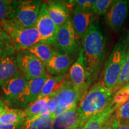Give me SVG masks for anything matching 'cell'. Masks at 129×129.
I'll return each instance as SVG.
<instances>
[{"mask_svg":"<svg viewBox=\"0 0 129 129\" xmlns=\"http://www.w3.org/2000/svg\"><path fill=\"white\" fill-rule=\"evenodd\" d=\"M28 83V80L22 74L7 81L1 87L3 99L9 102H17Z\"/></svg>","mask_w":129,"mask_h":129,"instance_id":"cell-15","label":"cell"},{"mask_svg":"<svg viewBox=\"0 0 129 129\" xmlns=\"http://www.w3.org/2000/svg\"><path fill=\"white\" fill-rule=\"evenodd\" d=\"M9 108L7 106H6V104L4 103V102L3 101V100L0 99V111L4 110V109H6Z\"/></svg>","mask_w":129,"mask_h":129,"instance_id":"cell-35","label":"cell"},{"mask_svg":"<svg viewBox=\"0 0 129 129\" xmlns=\"http://www.w3.org/2000/svg\"><path fill=\"white\" fill-rule=\"evenodd\" d=\"M128 41L129 30L125 32L118 40L105 63L102 82L106 87L114 92L125 63Z\"/></svg>","mask_w":129,"mask_h":129,"instance_id":"cell-3","label":"cell"},{"mask_svg":"<svg viewBox=\"0 0 129 129\" xmlns=\"http://www.w3.org/2000/svg\"><path fill=\"white\" fill-rule=\"evenodd\" d=\"M129 81V41L126 53V57L123 68L121 72L115 88V93L122 86Z\"/></svg>","mask_w":129,"mask_h":129,"instance_id":"cell-25","label":"cell"},{"mask_svg":"<svg viewBox=\"0 0 129 129\" xmlns=\"http://www.w3.org/2000/svg\"><path fill=\"white\" fill-rule=\"evenodd\" d=\"M129 13V1H112L105 15L106 25L115 32H119L124 26Z\"/></svg>","mask_w":129,"mask_h":129,"instance_id":"cell-11","label":"cell"},{"mask_svg":"<svg viewBox=\"0 0 129 129\" xmlns=\"http://www.w3.org/2000/svg\"><path fill=\"white\" fill-rule=\"evenodd\" d=\"M120 88H121L124 91L127 93V94H128V95L129 96V81Z\"/></svg>","mask_w":129,"mask_h":129,"instance_id":"cell-34","label":"cell"},{"mask_svg":"<svg viewBox=\"0 0 129 129\" xmlns=\"http://www.w3.org/2000/svg\"><path fill=\"white\" fill-rule=\"evenodd\" d=\"M11 45L12 43L9 35L0 26V49Z\"/></svg>","mask_w":129,"mask_h":129,"instance_id":"cell-31","label":"cell"},{"mask_svg":"<svg viewBox=\"0 0 129 129\" xmlns=\"http://www.w3.org/2000/svg\"><path fill=\"white\" fill-rule=\"evenodd\" d=\"M35 28L41 37V43L53 47L57 36L58 27L48 15L46 3H43L37 19Z\"/></svg>","mask_w":129,"mask_h":129,"instance_id":"cell-12","label":"cell"},{"mask_svg":"<svg viewBox=\"0 0 129 129\" xmlns=\"http://www.w3.org/2000/svg\"><path fill=\"white\" fill-rule=\"evenodd\" d=\"M11 0H0V22L9 18L12 10Z\"/></svg>","mask_w":129,"mask_h":129,"instance_id":"cell-27","label":"cell"},{"mask_svg":"<svg viewBox=\"0 0 129 129\" xmlns=\"http://www.w3.org/2000/svg\"><path fill=\"white\" fill-rule=\"evenodd\" d=\"M50 99V96L46 97L43 99H37L29 105L24 110L26 117V120L40 114V113L46 107Z\"/></svg>","mask_w":129,"mask_h":129,"instance_id":"cell-24","label":"cell"},{"mask_svg":"<svg viewBox=\"0 0 129 129\" xmlns=\"http://www.w3.org/2000/svg\"><path fill=\"white\" fill-rule=\"evenodd\" d=\"M47 78L48 74L46 72L41 77L28 81L26 87L17 101V103L21 108H26L30 104L36 101L40 96Z\"/></svg>","mask_w":129,"mask_h":129,"instance_id":"cell-13","label":"cell"},{"mask_svg":"<svg viewBox=\"0 0 129 129\" xmlns=\"http://www.w3.org/2000/svg\"><path fill=\"white\" fill-rule=\"evenodd\" d=\"M87 83L90 87L98 80L106 56V44L104 33L98 23H93L81 38Z\"/></svg>","mask_w":129,"mask_h":129,"instance_id":"cell-1","label":"cell"},{"mask_svg":"<svg viewBox=\"0 0 129 129\" xmlns=\"http://www.w3.org/2000/svg\"><path fill=\"white\" fill-rule=\"evenodd\" d=\"M6 109H4V110H3V111H0V116L2 115V114H3V113H4V112L6 110Z\"/></svg>","mask_w":129,"mask_h":129,"instance_id":"cell-36","label":"cell"},{"mask_svg":"<svg viewBox=\"0 0 129 129\" xmlns=\"http://www.w3.org/2000/svg\"><path fill=\"white\" fill-rule=\"evenodd\" d=\"M112 3V0H96L91 12L94 16L105 15Z\"/></svg>","mask_w":129,"mask_h":129,"instance_id":"cell-26","label":"cell"},{"mask_svg":"<svg viewBox=\"0 0 129 129\" xmlns=\"http://www.w3.org/2000/svg\"><path fill=\"white\" fill-rule=\"evenodd\" d=\"M96 1V0H75L69 1V2L73 9L77 8L83 11L91 12L93 6Z\"/></svg>","mask_w":129,"mask_h":129,"instance_id":"cell-29","label":"cell"},{"mask_svg":"<svg viewBox=\"0 0 129 129\" xmlns=\"http://www.w3.org/2000/svg\"><path fill=\"white\" fill-rule=\"evenodd\" d=\"M26 117L25 111L22 109L7 108L0 116V123L4 124H17L23 123Z\"/></svg>","mask_w":129,"mask_h":129,"instance_id":"cell-23","label":"cell"},{"mask_svg":"<svg viewBox=\"0 0 129 129\" xmlns=\"http://www.w3.org/2000/svg\"><path fill=\"white\" fill-rule=\"evenodd\" d=\"M94 15L91 12H86L74 8L71 18L72 25L77 38L81 39L89 27L94 23Z\"/></svg>","mask_w":129,"mask_h":129,"instance_id":"cell-18","label":"cell"},{"mask_svg":"<svg viewBox=\"0 0 129 129\" xmlns=\"http://www.w3.org/2000/svg\"><path fill=\"white\" fill-rule=\"evenodd\" d=\"M114 115L120 122L129 121V100L116 109Z\"/></svg>","mask_w":129,"mask_h":129,"instance_id":"cell-28","label":"cell"},{"mask_svg":"<svg viewBox=\"0 0 129 129\" xmlns=\"http://www.w3.org/2000/svg\"><path fill=\"white\" fill-rule=\"evenodd\" d=\"M28 50L41 61L45 66L50 60L56 52L55 49L52 46L41 43L35 44Z\"/></svg>","mask_w":129,"mask_h":129,"instance_id":"cell-22","label":"cell"},{"mask_svg":"<svg viewBox=\"0 0 129 129\" xmlns=\"http://www.w3.org/2000/svg\"><path fill=\"white\" fill-rule=\"evenodd\" d=\"M17 63L21 74L28 81L46 73L43 63L28 50L17 51Z\"/></svg>","mask_w":129,"mask_h":129,"instance_id":"cell-9","label":"cell"},{"mask_svg":"<svg viewBox=\"0 0 129 129\" xmlns=\"http://www.w3.org/2000/svg\"><path fill=\"white\" fill-rule=\"evenodd\" d=\"M78 39L70 17L63 25L59 27L53 48L58 52L74 59L78 56L81 48Z\"/></svg>","mask_w":129,"mask_h":129,"instance_id":"cell-6","label":"cell"},{"mask_svg":"<svg viewBox=\"0 0 129 129\" xmlns=\"http://www.w3.org/2000/svg\"><path fill=\"white\" fill-rule=\"evenodd\" d=\"M75 106L57 116L54 120L51 129H81L85 124Z\"/></svg>","mask_w":129,"mask_h":129,"instance_id":"cell-14","label":"cell"},{"mask_svg":"<svg viewBox=\"0 0 129 129\" xmlns=\"http://www.w3.org/2000/svg\"><path fill=\"white\" fill-rule=\"evenodd\" d=\"M74 59L56 51L50 60L45 66L46 72L50 75L67 74L73 64Z\"/></svg>","mask_w":129,"mask_h":129,"instance_id":"cell-17","label":"cell"},{"mask_svg":"<svg viewBox=\"0 0 129 129\" xmlns=\"http://www.w3.org/2000/svg\"><path fill=\"white\" fill-rule=\"evenodd\" d=\"M120 122L115 117L114 113L108 119L102 129H118Z\"/></svg>","mask_w":129,"mask_h":129,"instance_id":"cell-30","label":"cell"},{"mask_svg":"<svg viewBox=\"0 0 129 129\" xmlns=\"http://www.w3.org/2000/svg\"><path fill=\"white\" fill-rule=\"evenodd\" d=\"M118 107L112 99L111 104L104 110L90 117L81 129H102L108 119Z\"/></svg>","mask_w":129,"mask_h":129,"instance_id":"cell-19","label":"cell"},{"mask_svg":"<svg viewBox=\"0 0 129 129\" xmlns=\"http://www.w3.org/2000/svg\"><path fill=\"white\" fill-rule=\"evenodd\" d=\"M54 118L51 115H40L27 119L20 129H51Z\"/></svg>","mask_w":129,"mask_h":129,"instance_id":"cell-21","label":"cell"},{"mask_svg":"<svg viewBox=\"0 0 129 129\" xmlns=\"http://www.w3.org/2000/svg\"><path fill=\"white\" fill-rule=\"evenodd\" d=\"M20 74L17 51L12 45L0 49V87L7 81Z\"/></svg>","mask_w":129,"mask_h":129,"instance_id":"cell-8","label":"cell"},{"mask_svg":"<svg viewBox=\"0 0 129 129\" xmlns=\"http://www.w3.org/2000/svg\"><path fill=\"white\" fill-rule=\"evenodd\" d=\"M68 77V74L60 75H50L48 74V78L37 99L48 97L56 92L62 86Z\"/></svg>","mask_w":129,"mask_h":129,"instance_id":"cell-20","label":"cell"},{"mask_svg":"<svg viewBox=\"0 0 129 129\" xmlns=\"http://www.w3.org/2000/svg\"><path fill=\"white\" fill-rule=\"evenodd\" d=\"M46 3L48 15L58 27L63 25L71 17L69 8L72 6L69 1H49Z\"/></svg>","mask_w":129,"mask_h":129,"instance_id":"cell-16","label":"cell"},{"mask_svg":"<svg viewBox=\"0 0 129 129\" xmlns=\"http://www.w3.org/2000/svg\"><path fill=\"white\" fill-rule=\"evenodd\" d=\"M0 26L9 35L12 46L17 51L28 50L41 43V37L35 27L25 28L10 19L1 21Z\"/></svg>","mask_w":129,"mask_h":129,"instance_id":"cell-4","label":"cell"},{"mask_svg":"<svg viewBox=\"0 0 129 129\" xmlns=\"http://www.w3.org/2000/svg\"><path fill=\"white\" fill-rule=\"evenodd\" d=\"M68 78L78 95L79 102L81 101L90 88L87 83L86 72L81 48L76 60L73 63L69 69Z\"/></svg>","mask_w":129,"mask_h":129,"instance_id":"cell-10","label":"cell"},{"mask_svg":"<svg viewBox=\"0 0 129 129\" xmlns=\"http://www.w3.org/2000/svg\"><path fill=\"white\" fill-rule=\"evenodd\" d=\"M115 92L106 87L102 81L95 83L89 88L77 106V111L87 122L90 117L101 112L112 101Z\"/></svg>","mask_w":129,"mask_h":129,"instance_id":"cell-2","label":"cell"},{"mask_svg":"<svg viewBox=\"0 0 129 129\" xmlns=\"http://www.w3.org/2000/svg\"><path fill=\"white\" fill-rule=\"evenodd\" d=\"M118 129H129V121L120 122Z\"/></svg>","mask_w":129,"mask_h":129,"instance_id":"cell-33","label":"cell"},{"mask_svg":"<svg viewBox=\"0 0 129 129\" xmlns=\"http://www.w3.org/2000/svg\"><path fill=\"white\" fill-rule=\"evenodd\" d=\"M23 123L17 124H4L0 123V129H20Z\"/></svg>","mask_w":129,"mask_h":129,"instance_id":"cell-32","label":"cell"},{"mask_svg":"<svg viewBox=\"0 0 129 129\" xmlns=\"http://www.w3.org/2000/svg\"><path fill=\"white\" fill-rule=\"evenodd\" d=\"M51 96L56 104L55 108L51 115L54 119L65 111L78 106V95L68 77L59 89Z\"/></svg>","mask_w":129,"mask_h":129,"instance_id":"cell-7","label":"cell"},{"mask_svg":"<svg viewBox=\"0 0 129 129\" xmlns=\"http://www.w3.org/2000/svg\"><path fill=\"white\" fill-rule=\"evenodd\" d=\"M43 2L38 0H16L12 3V10L8 19L25 28L35 27Z\"/></svg>","mask_w":129,"mask_h":129,"instance_id":"cell-5","label":"cell"}]
</instances>
